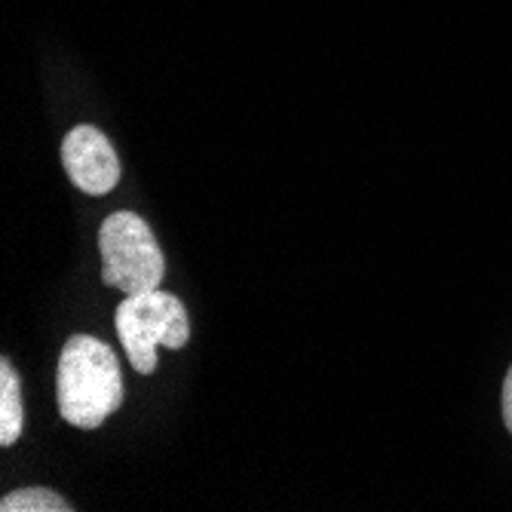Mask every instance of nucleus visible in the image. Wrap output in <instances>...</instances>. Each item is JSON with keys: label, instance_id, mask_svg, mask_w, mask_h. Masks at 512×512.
<instances>
[{"label": "nucleus", "instance_id": "nucleus-1", "mask_svg": "<svg viewBox=\"0 0 512 512\" xmlns=\"http://www.w3.org/2000/svg\"><path fill=\"white\" fill-rule=\"evenodd\" d=\"M59 414L77 430H96L123 405V375L114 350L92 338L71 335L56 371Z\"/></svg>", "mask_w": 512, "mask_h": 512}, {"label": "nucleus", "instance_id": "nucleus-2", "mask_svg": "<svg viewBox=\"0 0 512 512\" xmlns=\"http://www.w3.org/2000/svg\"><path fill=\"white\" fill-rule=\"evenodd\" d=\"M117 338L138 375H154L157 371V347L166 344L169 350H181L191 338V322L184 304L163 292H142L126 295V301L114 313Z\"/></svg>", "mask_w": 512, "mask_h": 512}, {"label": "nucleus", "instance_id": "nucleus-3", "mask_svg": "<svg viewBox=\"0 0 512 512\" xmlns=\"http://www.w3.org/2000/svg\"><path fill=\"white\" fill-rule=\"evenodd\" d=\"M102 279L123 295L154 292L163 283L166 258L151 224L135 212H114L99 230Z\"/></svg>", "mask_w": 512, "mask_h": 512}, {"label": "nucleus", "instance_id": "nucleus-4", "mask_svg": "<svg viewBox=\"0 0 512 512\" xmlns=\"http://www.w3.org/2000/svg\"><path fill=\"white\" fill-rule=\"evenodd\" d=\"M62 166L74 188L89 197H105L120 181V160L108 135L89 123L74 126L62 142Z\"/></svg>", "mask_w": 512, "mask_h": 512}, {"label": "nucleus", "instance_id": "nucleus-5", "mask_svg": "<svg viewBox=\"0 0 512 512\" xmlns=\"http://www.w3.org/2000/svg\"><path fill=\"white\" fill-rule=\"evenodd\" d=\"M25 411H22V387L10 365V359H0V445H13L22 436Z\"/></svg>", "mask_w": 512, "mask_h": 512}, {"label": "nucleus", "instance_id": "nucleus-6", "mask_svg": "<svg viewBox=\"0 0 512 512\" xmlns=\"http://www.w3.org/2000/svg\"><path fill=\"white\" fill-rule=\"evenodd\" d=\"M0 509L4 512H71L74 506L65 497H59L56 491L34 485V488H19V491L7 494L0 500Z\"/></svg>", "mask_w": 512, "mask_h": 512}, {"label": "nucleus", "instance_id": "nucleus-7", "mask_svg": "<svg viewBox=\"0 0 512 512\" xmlns=\"http://www.w3.org/2000/svg\"><path fill=\"white\" fill-rule=\"evenodd\" d=\"M503 424L512 433V368L506 371V381H503Z\"/></svg>", "mask_w": 512, "mask_h": 512}]
</instances>
